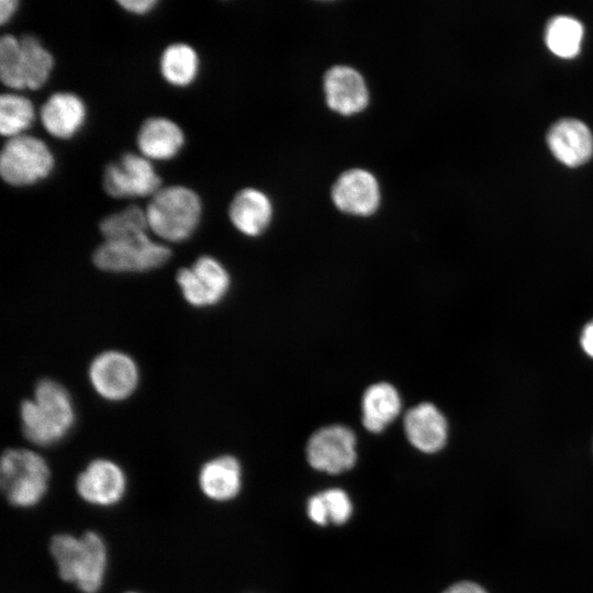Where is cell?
Returning <instances> with one entry per match:
<instances>
[{"label":"cell","instance_id":"cell-1","mask_svg":"<svg viewBox=\"0 0 593 593\" xmlns=\"http://www.w3.org/2000/svg\"><path fill=\"white\" fill-rule=\"evenodd\" d=\"M48 551L59 579L81 593H99L109 567L108 545L98 532L54 534Z\"/></svg>","mask_w":593,"mask_h":593},{"label":"cell","instance_id":"cell-2","mask_svg":"<svg viewBox=\"0 0 593 593\" xmlns=\"http://www.w3.org/2000/svg\"><path fill=\"white\" fill-rule=\"evenodd\" d=\"M24 437L40 447L61 441L75 424V409L68 391L51 379L41 380L34 398L24 400L20 407Z\"/></svg>","mask_w":593,"mask_h":593},{"label":"cell","instance_id":"cell-3","mask_svg":"<svg viewBox=\"0 0 593 593\" xmlns=\"http://www.w3.org/2000/svg\"><path fill=\"white\" fill-rule=\"evenodd\" d=\"M52 472L45 458L27 448H8L0 459V486L13 507L29 510L48 493Z\"/></svg>","mask_w":593,"mask_h":593},{"label":"cell","instance_id":"cell-4","mask_svg":"<svg viewBox=\"0 0 593 593\" xmlns=\"http://www.w3.org/2000/svg\"><path fill=\"white\" fill-rule=\"evenodd\" d=\"M145 213L149 230L156 236L179 243L189 238L199 226L202 202L188 187H161L149 198Z\"/></svg>","mask_w":593,"mask_h":593},{"label":"cell","instance_id":"cell-5","mask_svg":"<svg viewBox=\"0 0 593 593\" xmlns=\"http://www.w3.org/2000/svg\"><path fill=\"white\" fill-rule=\"evenodd\" d=\"M55 167L49 147L38 137L22 134L8 138L0 153V175L13 187H26L46 179Z\"/></svg>","mask_w":593,"mask_h":593},{"label":"cell","instance_id":"cell-6","mask_svg":"<svg viewBox=\"0 0 593 593\" xmlns=\"http://www.w3.org/2000/svg\"><path fill=\"white\" fill-rule=\"evenodd\" d=\"M170 256L168 247L146 235L122 240H104L96 249L92 258L94 265L104 271L141 272L160 267Z\"/></svg>","mask_w":593,"mask_h":593},{"label":"cell","instance_id":"cell-7","mask_svg":"<svg viewBox=\"0 0 593 593\" xmlns=\"http://www.w3.org/2000/svg\"><path fill=\"white\" fill-rule=\"evenodd\" d=\"M311 468L328 474L350 470L357 461V437L351 428L331 424L316 429L305 448Z\"/></svg>","mask_w":593,"mask_h":593},{"label":"cell","instance_id":"cell-8","mask_svg":"<svg viewBox=\"0 0 593 593\" xmlns=\"http://www.w3.org/2000/svg\"><path fill=\"white\" fill-rule=\"evenodd\" d=\"M74 486L78 497L86 504L111 508L124 500L128 481L124 469L118 462L108 458H96L77 474Z\"/></svg>","mask_w":593,"mask_h":593},{"label":"cell","instance_id":"cell-9","mask_svg":"<svg viewBox=\"0 0 593 593\" xmlns=\"http://www.w3.org/2000/svg\"><path fill=\"white\" fill-rule=\"evenodd\" d=\"M102 184L112 198H150L161 188V179L149 159L125 153L105 166Z\"/></svg>","mask_w":593,"mask_h":593},{"label":"cell","instance_id":"cell-10","mask_svg":"<svg viewBox=\"0 0 593 593\" xmlns=\"http://www.w3.org/2000/svg\"><path fill=\"white\" fill-rule=\"evenodd\" d=\"M177 282L188 303L205 307L219 303L227 294L231 278L217 259L201 256L191 267L178 271Z\"/></svg>","mask_w":593,"mask_h":593},{"label":"cell","instance_id":"cell-11","mask_svg":"<svg viewBox=\"0 0 593 593\" xmlns=\"http://www.w3.org/2000/svg\"><path fill=\"white\" fill-rule=\"evenodd\" d=\"M89 379L100 396L109 401H122L137 388L139 373L135 361L128 355L109 350L92 360Z\"/></svg>","mask_w":593,"mask_h":593},{"label":"cell","instance_id":"cell-12","mask_svg":"<svg viewBox=\"0 0 593 593\" xmlns=\"http://www.w3.org/2000/svg\"><path fill=\"white\" fill-rule=\"evenodd\" d=\"M332 200L335 206L346 214L370 216L378 210L381 201L380 186L369 170L351 168L336 179Z\"/></svg>","mask_w":593,"mask_h":593},{"label":"cell","instance_id":"cell-13","mask_svg":"<svg viewBox=\"0 0 593 593\" xmlns=\"http://www.w3.org/2000/svg\"><path fill=\"white\" fill-rule=\"evenodd\" d=\"M546 144L551 155L569 168L581 167L593 157V133L575 118L553 122L546 133Z\"/></svg>","mask_w":593,"mask_h":593},{"label":"cell","instance_id":"cell-14","mask_svg":"<svg viewBox=\"0 0 593 593\" xmlns=\"http://www.w3.org/2000/svg\"><path fill=\"white\" fill-rule=\"evenodd\" d=\"M327 107L340 115H354L369 103V90L362 75L347 65H336L324 76Z\"/></svg>","mask_w":593,"mask_h":593},{"label":"cell","instance_id":"cell-15","mask_svg":"<svg viewBox=\"0 0 593 593\" xmlns=\"http://www.w3.org/2000/svg\"><path fill=\"white\" fill-rule=\"evenodd\" d=\"M403 427L409 443L418 451L435 454L448 439V423L439 409L429 402L418 403L404 416Z\"/></svg>","mask_w":593,"mask_h":593},{"label":"cell","instance_id":"cell-16","mask_svg":"<svg viewBox=\"0 0 593 593\" xmlns=\"http://www.w3.org/2000/svg\"><path fill=\"white\" fill-rule=\"evenodd\" d=\"M197 482L199 491L209 501L230 502L236 499L242 490V465L232 455L216 456L201 465Z\"/></svg>","mask_w":593,"mask_h":593},{"label":"cell","instance_id":"cell-17","mask_svg":"<svg viewBox=\"0 0 593 593\" xmlns=\"http://www.w3.org/2000/svg\"><path fill=\"white\" fill-rule=\"evenodd\" d=\"M87 108L83 100L68 91L51 94L40 109V120L45 131L58 139L74 137L83 126Z\"/></svg>","mask_w":593,"mask_h":593},{"label":"cell","instance_id":"cell-18","mask_svg":"<svg viewBox=\"0 0 593 593\" xmlns=\"http://www.w3.org/2000/svg\"><path fill=\"white\" fill-rule=\"evenodd\" d=\"M141 155L149 160H168L178 155L184 144L181 127L165 116L146 119L136 136Z\"/></svg>","mask_w":593,"mask_h":593},{"label":"cell","instance_id":"cell-19","mask_svg":"<svg viewBox=\"0 0 593 593\" xmlns=\"http://www.w3.org/2000/svg\"><path fill=\"white\" fill-rule=\"evenodd\" d=\"M272 214L270 199L255 188L239 190L228 206V216L234 227L249 237L261 235L269 226Z\"/></svg>","mask_w":593,"mask_h":593},{"label":"cell","instance_id":"cell-20","mask_svg":"<svg viewBox=\"0 0 593 593\" xmlns=\"http://www.w3.org/2000/svg\"><path fill=\"white\" fill-rule=\"evenodd\" d=\"M401 409V395L394 385L388 382L373 383L362 394V425L368 432L379 434L400 415Z\"/></svg>","mask_w":593,"mask_h":593},{"label":"cell","instance_id":"cell-21","mask_svg":"<svg viewBox=\"0 0 593 593\" xmlns=\"http://www.w3.org/2000/svg\"><path fill=\"white\" fill-rule=\"evenodd\" d=\"M19 38L23 89L37 90L48 80L54 68V57L36 36L25 34Z\"/></svg>","mask_w":593,"mask_h":593},{"label":"cell","instance_id":"cell-22","mask_svg":"<svg viewBox=\"0 0 593 593\" xmlns=\"http://www.w3.org/2000/svg\"><path fill=\"white\" fill-rule=\"evenodd\" d=\"M583 38L584 25L574 16L559 14L546 23L545 44L549 52L559 58H575L581 53Z\"/></svg>","mask_w":593,"mask_h":593},{"label":"cell","instance_id":"cell-23","mask_svg":"<svg viewBox=\"0 0 593 593\" xmlns=\"http://www.w3.org/2000/svg\"><path fill=\"white\" fill-rule=\"evenodd\" d=\"M200 59L195 49L187 43H172L161 53L159 70L163 78L174 87L184 88L197 78Z\"/></svg>","mask_w":593,"mask_h":593},{"label":"cell","instance_id":"cell-24","mask_svg":"<svg viewBox=\"0 0 593 593\" xmlns=\"http://www.w3.org/2000/svg\"><path fill=\"white\" fill-rule=\"evenodd\" d=\"M35 120L32 101L19 93L8 92L0 97V133L7 138L24 134Z\"/></svg>","mask_w":593,"mask_h":593},{"label":"cell","instance_id":"cell-25","mask_svg":"<svg viewBox=\"0 0 593 593\" xmlns=\"http://www.w3.org/2000/svg\"><path fill=\"white\" fill-rule=\"evenodd\" d=\"M99 228L104 240H122L148 235L149 226L145 210L128 205L104 217Z\"/></svg>","mask_w":593,"mask_h":593},{"label":"cell","instance_id":"cell-26","mask_svg":"<svg viewBox=\"0 0 593 593\" xmlns=\"http://www.w3.org/2000/svg\"><path fill=\"white\" fill-rule=\"evenodd\" d=\"M20 38L4 34L0 40V79L11 89H23L19 67Z\"/></svg>","mask_w":593,"mask_h":593},{"label":"cell","instance_id":"cell-27","mask_svg":"<svg viewBox=\"0 0 593 593\" xmlns=\"http://www.w3.org/2000/svg\"><path fill=\"white\" fill-rule=\"evenodd\" d=\"M321 493L326 505L329 523L335 525L347 523L354 511L348 493L340 488H329Z\"/></svg>","mask_w":593,"mask_h":593},{"label":"cell","instance_id":"cell-28","mask_svg":"<svg viewBox=\"0 0 593 593\" xmlns=\"http://www.w3.org/2000/svg\"><path fill=\"white\" fill-rule=\"evenodd\" d=\"M306 514L315 525L325 526L329 524L326 505L321 492L309 497L306 502Z\"/></svg>","mask_w":593,"mask_h":593},{"label":"cell","instance_id":"cell-29","mask_svg":"<svg viewBox=\"0 0 593 593\" xmlns=\"http://www.w3.org/2000/svg\"><path fill=\"white\" fill-rule=\"evenodd\" d=\"M118 4L128 13L143 15L150 12L157 4L156 0H119Z\"/></svg>","mask_w":593,"mask_h":593},{"label":"cell","instance_id":"cell-30","mask_svg":"<svg viewBox=\"0 0 593 593\" xmlns=\"http://www.w3.org/2000/svg\"><path fill=\"white\" fill-rule=\"evenodd\" d=\"M443 593H486L479 584L470 581H461L447 588Z\"/></svg>","mask_w":593,"mask_h":593},{"label":"cell","instance_id":"cell-31","mask_svg":"<svg viewBox=\"0 0 593 593\" xmlns=\"http://www.w3.org/2000/svg\"><path fill=\"white\" fill-rule=\"evenodd\" d=\"M580 344L583 351L593 358V320L583 327Z\"/></svg>","mask_w":593,"mask_h":593},{"label":"cell","instance_id":"cell-32","mask_svg":"<svg viewBox=\"0 0 593 593\" xmlns=\"http://www.w3.org/2000/svg\"><path fill=\"white\" fill-rule=\"evenodd\" d=\"M19 8V1L16 0H1L0 1V23L5 24L15 14Z\"/></svg>","mask_w":593,"mask_h":593},{"label":"cell","instance_id":"cell-33","mask_svg":"<svg viewBox=\"0 0 593 593\" xmlns=\"http://www.w3.org/2000/svg\"><path fill=\"white\" fill-rule=\"evenodd\" d=\"M123 593H142V592H139V591H134V590H130V591H125V592H123Z\"/></svg>","mask_w":593,"mask_h":593}]
</instances>
